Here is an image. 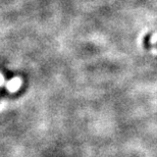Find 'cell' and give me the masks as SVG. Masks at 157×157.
Wrapping results in <instances>:
<instances>
[{
	"label": "cell",
	"instance_id": "cell-1",
	"mask_svg": "<svg viewBox=\"0 0 157 157\" xmlns=\"http://www.w3.org/2000/svg\"><path fill=\"white\" fill-rule=\"evenodd\" d=\"M21 86V80L20 78H13L12 81H10L9 83L7 84V88L9 90H12V91H14V90H17L18 87Z\"/></svg>",
	"mask_w": 157,
	"mask_h": 157
},
{
	"label": "cell",
	"instance_id": "cell-2",
	"mask_svg": "<svg viewBox=\"0 0 157 157\" xmlns=\"http://www.w3.org/2000/svg\"><path fill=\"white\" fill-rule=\"evenodd\" d=\"M150 39H151V34H147V35L144 37V47L146 49H150L152 47L151 43H150Z\"/></svg>",
	"mask_w": 157,
	"mask_h": 157
},
{
	"label": "cell",
	"instance_id": "cell-3",
	"mask_svg": "<svg viewBox=\"0 0 157 157\" xmlns=\"http://www.w3.org/2000/svg\"><path fill=\"white\" fill-rule=\"evenodd\" d=\"M2 81H3V78H2V76H1V75H0V83H1Z\"/></svg>",
	"mask_w": 157,
	"mask_h": 157
},
{
	"label": "cell",
	"instance_id": "cell-4",
	"mask_svg": "<svg viewBox=\"0 0 157 157\" xmlns=\"http://www.w3.org/2000/svg\"><path fill=\"white\" fill-rule=\"evenodd\" d=\"M156 46H157V44H156Z\"/></svg>",
	"mask_w": 157,
	"mask_h": 157
}]
</instances>
